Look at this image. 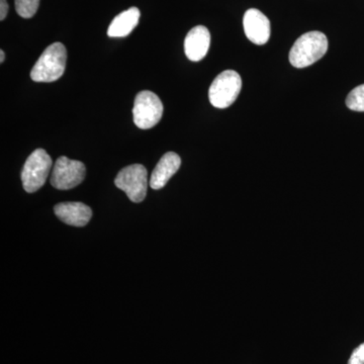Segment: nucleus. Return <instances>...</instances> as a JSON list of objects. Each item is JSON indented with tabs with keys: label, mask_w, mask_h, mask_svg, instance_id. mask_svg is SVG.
<instances>
[{
	"label": "nucleus",
	"mask_w": 364,
	"mask_h": 364,
	"mask_svg": "<svg viewBox=\"0 0 364 364\" xmlns=\"http://www.w3.org/2000/svg\"><path fill=\"white\" fill-rule=\"evenodd\" d=\"M328 51L325 33L314 31L304 33L294 43L289 52V62L296 68H305L315 64Z\"/></svg>",
	"instance_id": "1"
},
{
	"label": "nucleus",
	"mask_w": 364,
	"mask_h": 364,
	"mask_svg": "<svg viewBox=\"0 0 364 364\" xmlns=\"http://www.w3.org/2000/svg\"><path fill=\"white\" fill-rule=\"evenodd\" d=\"M52 165L51 157L44 149L33 151L26 159L21 171V181L26 193H36L44 186Z\"/></svg>",
	"instance_id": "4"
},
{
	"label": "nucleus",
	"mask_w": 364,
	"mask_h": 364,
	"mask_svg": "<svg viewBox=\"0 0 364 364\" xmlns=\"http://www.w3.org/2000/svg\"><path fill=\"white\" fill-rule=\"evenodd\" d=\"M85 165L82 162L61 156L53 167L51 184L60 191H68L85 181Z\"/></svg>",
	"instance_id": "7"
},
{
	"label": "nucleus",
	"mask_w": 364,
	"mask_h": 364,
	"mask_svg": "<svg viewBox=\"0 0 364 364\" xmlns=\"http://www.w3.org/2000/svg\"><path fill=\"white\" fill-rule=\"evenodd\" d=\"M181 159L176 153L168 152L163 155L156 167L153 170L150 179V186L153 189H161L167 182L178 171Z\"/></svg>",
	"instance_id": "11"
},
{
	"label": "nucleus",
	"mask_w": 364,
	"mask_h": 364,
	"mask_svg": "<svg viewBox=\"0 0 364 364\" xmlns=\"http://www.w3.org/2000/svg\"><path fill=\"white\" fill-rule=\"evenodd\" d=\"M40 0H16V11L23 18H31L39 9Z\"/></svg>",
	"instance_id": "14"
},
{
	"label": "nucleus",
	"mask_w": 364,
	"mask_h": 364,
	"mask_svg": "<svg viewBox=\"0 0 364 364\" xmlns=\"http://www.w3.org/2000/svg\"><path fill=\"white\" fill-rule=\"evenodd\" d=\"M4 60H6V54H4V50L0 51V63H4Z\"/></svg>",
	"instance_id": "17"
},
{
	"label": "nucleus",
	"mask_w": 364,
	"mask_h": 364,
	"mask_svg": "<svg viewBox=\"0 0 364 364\" xmlns=\"http://www.w3.org/2000/svg\"><path fill=\"white\" fill-rule=\"evenodd\" d=\"M244 32L253 44H267L270 38V21L260 11L248 9L244 14Z\"/></svg>",
	"instance_id": "8"
},
{
	"label": "nucleus",
	"mask_w": 364,
	"mask_h": 364,
	"mask_svg": "<svg viewBox=\"0 0 364 364\" xmlns=\"http://www.w3.org/2000/svg\"><path fill=\"white\" fill-rule=\"evenodd\" d=\"M55 215L60 221L74 227H85L92 217V210L82 203H61L55 205Z\"/></svg>",
	"instance_id": "10"
},
{
	"label": "nucleus",
	"mask_w": 364,
	"mask_h": 364,
	"mask_svg": "<svg viewBox=\"0 0 364 364\" xmlns=\"http://www.w3.org/2000/svg\"><path fill=\"white\" fill-rule=\"evenodd\" d=\"M114 183L117 188L126 193L132 202H143L147 195V169L141 164H133L124 167L117 174Z\"/></svg>",
	"instance_id": "6"
},
{
	"label": "nucleus",
	"mask_w": 364,
	"mask_h": 364,
	"mask_svg": "<svg viewBox=\"0 0 364 364\" xmlns=\"http://www.w3.org/2000/svg\"><path fill=\"white\" fill-rule=\"evenodd\" d=\"M242 88L241 76L234 70H226L215 78L208 90L210 104L217 109H227L236 102Z\"/></svg>",
	"instance_id": "3"
},
{
	"label": "nucleus",
	"mask_w": 364,
	"mask_h": 364,
	"mask_svg": "<svg viewBox=\"0 0 364 364\" xmlns=\"http://www.w3.org/2000/svg\"><path fill=\"white\" fill-rule=\"evenodd\" d=\"M9 13V4L6 0H0V21H4Z\"/></svg>",
	"instance_id": "16"
},
{
	"label": "nucleus",
	"mask_w": 364,
	"mask_h": 364,
	"mask_svg": "<svg viewBox=\"0 0 364 364\" xmlns=\"http://www.w3.org/2000/svg\"><path fill=\"white\" fill-rule=\"evenodd\" d=\"M67 51L62 43L50 45L41 55L31 71V78L36 82H54L65 72Z\"/></svg>",
	"instance_id": "2"
},
{
	"label": "nucleus",
	"mask_w": 364,
	"mask_h": 364,
	"mask_svg": "<svg viewBox=\"0 0 364 364\" xmlns=\"http://www.w3.org/2000/svg\"><path fill=\"white\" fill-rule=\"evenodd\" d=\"M163 116L161 100L149 90H143L136 95L134 104V123L139 129L148 130L159 123Z\"/></svg>",
	"instance_id": "5"
},
{
	"label": "nucleus",
	"mask_w": 364,
	"mask_h": 364,
	"mask_svg": "<svg viewBox=\"0 0 364 364\" xmlns=\"http://www.w3.org/2000/svg\"><path fill=\"white\" fill-rule=\"evenodd\" d=\"M140 16V11L136 7H131L128 11L117 14L109 26L107 36L111 38H124L130 35L138 25Z\"/></svg>",
	"instance_id": "12"
},
{
	"label": "nucleus",
	"mask_w": 364,
	"mask_h": 364,
	"mask_svg": "<svg viewBox=\"0 0 364 364\" xmlns=\"http://www.w3.org/2000/svg\"><path fill=\"white\" fill-rule=\"evenodd\" d=\"M346 105L354 112H364V85L354 88L346 98Z\"/></svg>",
	"instance_id": "13"
},
{
	"label": "nucleus",
	"mask_w": 364,
	"mask_h": 364,
	"mask_svg": "<svg viewBox=\"0 0 364 364\" xmlns=\"http://www.w3.org/2000/svg\"><path fill=\"white\" fill-rule=\"evenodd\" d=\"M348 364H364V343L355 348L349 358Z\"/></svg>",
	"instance_id": "15"
},
{
	"label": "nucleus",
	"mask_w": 364,
	"mask_h": 364,
	"mask_svg": "<svg viewBox=\"0 0 364 364\" xmlns=\"http://www.w3.org/2000/svg\"><path fill=\"white\" fill-rule=\"evenodd\" d=\"M210 33L205 26L191 28L184 41V52L191 61L198 62L205 58L210 49Z\"/></svg>",
	"instance_id": "9"
}]
</instances>
